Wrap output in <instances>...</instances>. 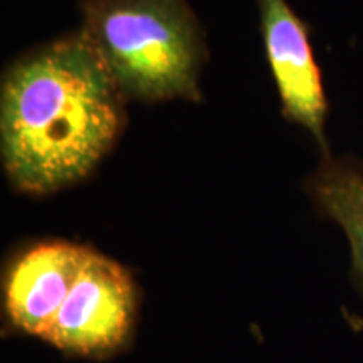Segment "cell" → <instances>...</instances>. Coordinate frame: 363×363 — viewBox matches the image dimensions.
<instances>
[{"label": "cell", "instance_id": "cell-1", "mask_svg": "<svg viewBox=\"0 0 363 363\" xmlns=\"http://www.w3.org/2000/svg\"><path fill=\"white\" fill-rule=\"evenodd\" d=\"M125 103L81 30L13 62L0 91V155L12 187L43 195L88 177L120 138Z\"/></svg>", "mask_w": 363, "mask_h": 363}, {"label": "cell", "instance_id": "cell-2", "mask_svg": "<svg viewBox=\"0 0 363 363\" xmlns=\"http://www.w3.org/2000/svg\"><path fill=\"white\" fill-rule=\"evenodd\" d=\"M79 30L126 101H201L207 48L187 0H84Z\"/></svg>", "mask_w": 363, "mask_h": 363}, {"label": "cell", "instance_id": "cell-3", "mask_svg": "<svg viewBox=\"0 0 363 363\" xmlns=\"http://www.w3.org/2000/svg\"><path fill=\"white\" fill-rule=\"evenodd\" d=\"M138 310L130 271L89 249L78 279L44 342L67 355L104 358L126 347Z\"/></svg>", "mask_w": 363, "mask_h": 363}, {"label": "cell", "instance_id": "cell-4", "mask_svg": "<svg viewBox=\"0 0 363 363\" xmlns=\"http://www.w3.org/2000/svg\"><path fill=\"white\" fill-rule=\"evenodd\" d=\"M267 65L289 121L303 126L330 157L326 138L328 99L318 66L310 29L286 0H257Z\"/></svg>", "mask_w": 363, "mask_h": 363}, {"label": "cell", "instance_id": "cell-5", "mask_svg": "<svg viewBox=\"0 0 363 363\" xmlns=\"http://www.w3.org/2000/svg\"><path fill=\"white\" fill-rule=\"evenodd\" d=\"M89 247L43 240L17 254L4 276V313L17 333L45 340Z\"/></svg>", "mask_w": 363, "mask_h": 363}, {"label": "cell", "instance_id": "cell-6", "mask_svg": "<svg viewBox=\"0 0 363 363\" xmlns=\"http://www.w3.org/2000/svg\"><path fill=\"white\" fill-rule=\"evenodd\" d=\"M305 189L316 211L343 229L352 251V281L363 294V163L357 158H321Z\"/></svg>", "mask_w": 363, "mask_h": 363}]
</instances>
